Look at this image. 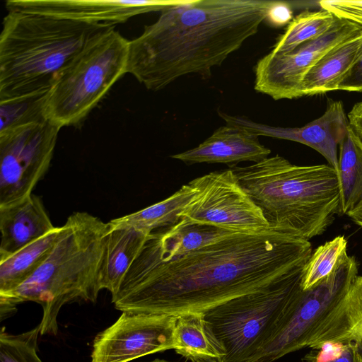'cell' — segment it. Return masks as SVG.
Segmentation results:
<instances>
[{"label":"cell","instance_id":"6da1fadb","mask_svg":"<svg viewBox=\"0 0 362 362\" xmlns=\"http://www.w3.org/2000/svg\"><path fill=\"white\" fill-rule=\"evenodd\" d=\"M312 253L309 240L271 228L180 254L162 251L149 234L112 303L122 313H203L303 275Z\"/></svg>","mask_w":362,"mask_h":362},{"label":"cell","instance_id":"7a4b0ae2","mask_svg":"<svg viewBox=\"0 0 362 362\" xmlns=\"http://www.w3.org/2000/svg\"><path fill=\"white\" fill-rule=\"evenodd\" d=\"M279 1L185 0L129 42L127 73L147 89L188 74L209 76L255 35Z\"/></svg>","mask_w":362,"mask_h":362},{"label":"cell","instance_id":"3957f363","mask_svg":"<svg viewBox=\"0 0 362 362\" xmlns=\"http://www.w3.org/2000/svg\"><path fill=\"white\" fill-rule=\"evenodd\" d=\"M230 167L272 230L309 240L341 215L338 174L329 165H297L276 155Z\"/></svg>","mask_w":362,"mask_h":362},{"label":"cell","instance_id":"277c9868","mask_svg":"<svg viewBox=\"0 0 362 362\" xmlns=\"http://www.w3.org/2000/svg\"><path fill=\"white\" fill-rule=\"evenodd\" d=\"M53 250L37 271L11 292L0 295L1 320L33 301L43 310L40 334L56 336L61 308L76 300L95 302L109 224L84 211L74 212L62 226Z\"/></svg>","mask_w":362,"mask_h":362},{"label":"cell","instance_id":"5b68a950","mask_svg":"<svg viewBox=\"0 0 362 362\" xmlns=\"http://www.w3.org/2000/svg\"><path fill=\"white\" fill-rule=\"evenodd\" d=\"M115 26L8 11L0 34V100L49 89L91 39Z\"/></svg>","mask_w":362,"mask_h":362},{"label":"cell","instance_id":"8992f818","mask_svg":"<svg viewBox=\"0 0 362 362\" xmlns=\"http://www.w3.org/2000/svg\"><path fill=\"white\" fill-rule=\"evenodd\" d=\"M115 28L91 39L56 77L49 90L47 115L61 127L83 122L127 74L129 41Z\"/></svg>","mask_w":362,"mask_h":362},{"label":"cell","instance_id":"52a82bcc","mask_svg":"<svg viewBox=\"0 0 362 362\" xmlns=\"http://www.w3.org/2000/svg\"><path fill=\"white\" fill-rule=\"evenodd\" d=\"M302 276L203 313L226 351L220 362H247L271 338L301 288Z\"/></svg>","mask_w":362,"mask_h":362},{"label":"cell","instance_id":"ba28073f","mask_svg":"<svg viewBox=\"0 0 362 362\" xmlns=\"http://www.w3.org/2000/svg\"><path fill=\"white\" fill-rule=\"evenodd\" d=\"M358 276L356 258L345 252L327 276L307 290L300 289L275 332L247 362H274L309 347Z\"/></svg>","mask_w":362,"mask_h":362},{"label":"cell","instance_id":"9c48e42d","mask_svg":"<svg viewBox=\"0 0 362 362\" xmlns=\"http://www.w3.org/2000/svg\"><path fill=\"white\" fill-rule=\"evenodd\" d=\"M61 128L47 118L0 133V207L33 194L50 165Z\"/></svg>","mask_w":362,"mask_h":362},{"label":"cell","instance_id":"30bf717a","mask_svg":"<svg viewBox=\"0 0 362 362\" xmlns=\"http://www.w3.org/2000/svg\"><path fill=\"white\" fill-rule=\"evenodd\" d=\"M189 184L196 193L180 217L239 233L270 228L231 168L209 173Z\"/></svg>","mask_w":362,"mask_h":362},{"label":"cell","instance_id":"8fae6325","mask_svg":"<svg viewBox=\"0 0 362 362\" xmlns=\"http://www.w3.org/2000/svg\"><path fill=\"white\" fill-rule=\"evenodd\" d=\"M362 31V27L337 18L325 34L284 54L269 52L255 66V90L275 100L302 97L308 71L329 50Z\"/></svg>","mask_w":362,"mask_h":362},{"label":"cell","instance_id":"7c38bea8","mask_svg":"<svg viewBox=\"0 0 362 362\" xmlns=\"http://www.w3.org/2000/svg\"><path fill=\"white\" fill-rule=\"evenodd\" d=\"M177 315L123 312L94 339L91 362H129L174 349Z\"/></svg>","mask_w":362,"mask_h":362},{"label":"cell","instance_id":"4fadbf2b","mask_svg":"<svg viewBox=\"0 0 362 362\" xmlns=\"http://www.w3.org/2000/svg\"><path fill=\"white\" fill-rule=\"evenodd\" d=\"M226 124L242 127L255 136H264L306 145L320 153L339 173L338 146L343 141L349 126L341 101L329 100L324 114L300 127H274L254 122L242 116L218 111Z\"/></svg>","mask_w":362,"mask_h":362},{"label":"cell","instance_id":"5bb4252c","mask_svg":"<svg viewBox=\"0 0 362 362\" xmlns=\"http://www.w3.org/2000/svg\"><path fill=\"white\" fill-rule=\"evenodd\" d=\"M185 0H8V11L87 23H122L132 17L183 4Z\"/></svg>","mask_w":362,"mask_h":362},{"label":"cell","instance_id":"9a60e30c","mask_svg":"<svg viewBox=\"0 0 362 362\" xmlns=\"http://www.w3.org/2000/svg\"><path fill=\"white\" fill-rule=\"evenodd\" d=\"M271 150L259 142L258 136L245 129L226 124L197 146L171 157L187 165L195 163H226L259 162L267 157Z\"/></svg>","mask_w":362,"mask_h":362},{"label":"cell","instance_id":"2e32d148","mask_svg":"<svg viewBox=\"0 0 362 362\" xmlns=\"http://www.w3.org/2000/svg\"><path fill=\"white\" fill-rule=\"evenodd\" d=\"M42 201L35 194L0 207V261L53 230Z\"/></svg>","mask_w":362,"mask_h":362},{"label":"cell","instance_id":"e0dca14e","mask_svg":"<svg viewBox=\"0 0 362 362\" xmlns=\"http://www.w3.org/2000/svg\"><path fill=\"white\" fill-rule=\"evenodd\" d=\"M362 57V31L326 53L306 74L303 96L338 90L351 69Z\"/></svg>","mask_w":362,"mask_h":362},{"label":"cell","instance_id":"ac0fdd59","mask_svg":"<svg viewBox=\"0 0 362 362\" xmlns=\"http://www.w3.org/2000/svg\"><path fill=\"white\" fill-rule=\"evenodd\" d=\"M109 224V223H108ZM147 234L134 228H109L100 272V286L115 295L128 269L139 253Z\"/></svg>","mask_w":362,"mask_h":362},{"label":"cell","instance_id":"d6986e66","mask_svg":"<svg viewBox=\"0 0 362 362\" xmlns=\"http://www.w3.org/2000/svg\"><path fill=\"white\" fill-rule=\"evenodd\" d=\"M362 338V276H358L349 291L322 325L309 348L328 341H351Z\"/></svg>","mask_w":362,"mask_h":362},{"label":"cell","instance_id":"ffe728a7","mask_svg":"<svg viewBox=\"0 0 362 362\" xmlns=\"http://www.w3.org/2000/svg\"><path fill=\"white\" fill-rule=\"evenodd\" d=\"M174 341L175 352L190 360L211 358L221 361L226 356L224 348L202 313L177 316Z\"/></svg>","mask_w":362,"mask_h":362},{"label":"cell","instance_id":"44dd1931","mask_svg":"<svg viewBox=\"0 0 362 362\" xmlns=\"http://www.w3.org/2000/svg\"><path fill=\"white\" fill-rule=\"evenodd\" d=\"M196 190L188 183L168 198L130 214L112 219V227H129L147 235L168 228L180 219V214L193 199Z\"/></svg>","mask_w":362,"mask_h":362},{"label":"cell","instance_id":"7402d4cb","mask_svg":"<svg viewBox=\"0 0 362 362\" xmlns=\"http://www.w3.org/2000/svg\"><path fill=\"white\" fill-rule=\"evenodd\" d=\"M63 231L56 227L48 234L0 261V295L13 291L42 264Z\"/></svg>","mask_w":362,"mask_h":362},{"label":"cell","instance_id":"603a6c76","mask_svg":"<svg viewBox=\"0 0 362 362\" xmlns=\"http://www.w3.org/2000/svg\"><path fill=\"white\" fill-rule=\"evenodd\" d=\"M239 233L181 217L173 226L150 233L159 248L167 253L180 254L200 248L227 235Z\"/></svg>","mask_w":362,"mask_h":362},{"label":"cell","instance_id":"cb8c5ba5","mask_svg":"<svg viewBox=\"0 0 362 362\" xmlns=\"http://www.w3.org/2000/svg\"><path fill=\"white\" fill-rule=\"evenodd\" d=\"M339 182L341 215L362 203V144L350 126L339 145Z\"/></svg>","mask_w":362,"mask_h":362},{"label":"cell","instance_id":"d4e9b609","mask_svg":"<svg viewBox=\"0 0 362 362\" xmlns=\"http://www.w3.org/2000/svg\"><path fill=\"white\" fill-rule=\"evenodd\" d=\"M337 18L331 12L322 8L303 11L288 24L270 52L276 54L289 52L325 34L333 26Z\"/></svg>","mask_w":362,"mask_h":362},{"label":"cell","instance_id":"484cf974","mask_svg":"<svg viewBox=\"0 0 362 362\" xmlns=\"http://www.w3.org/2000/svg\"><path fill=\"white\" fill-rule=\"evenodd\" d=\"M49 90L0 100V133L47 119Z\"/></svg>","mask_w":362,"mask_h":362},{"label":"cell","instance_id":"4316f807","mask_svg":"<svg viewBox=\"0 0 362 362\" xmlns=\"http://www.w3.org/2000/svg\"><path fill=\"white\" fill-rule=\"evenodd\" d=\"M347 250V240L339 235L319 246L304 267L301 288L307 290L327 276Z\"/></svg>","mask_w":362,"mask_h":362},{"label":"cell","instance_id":"83f0119b","mask_svg":"<svg viewBox=\"0 0 362 362\" xmlns=\"http://www.w3.org/2000/svg\"><path fill=\"white\" fill-rule=\"evenodd\" d=\"M40 326L20 334H10L1 329L0 334V362H42L37 351Z\"/></svg>","mask_w":362,"mask_h":362},{"label":"cell","instance_id":"f1b7e54d","mask_svg":"<svg viewBox=\"0 0 362 362\" xmlns=\"http://www.w3.org/2000/svg\"><path fill=\"white\" fill-rule=\"evenodd\" d=\"M355 342L328 341L305 355V362H355Z\"/></svg>","mask_w":362,"mask_h":362},{"label":"cell","instance_id":"f546056e","mask_svg":"<svg viewBox=\"0 0 362 362\" xmlns=\"http://www.w3.org/2000/svg\"><path fill=\"white\" fill-rule=\"evenodd\" d=\"M319 5L338 18L362 27V0H322Z\"/></svg>","mask_w":362,"mask_h":362},{"label":"cell","instance_id":"4dcf8cb0","mask_svg":"<svg viewBox=\"0 0 362 362\" xmlns=\"http://www.w3.org/2000/svg\"><path fill=\"white\" fill-rule=\"evenodd\" d=\"M340 90L362 92V57L351 69L339 87Z\"/></svg>","mask_w":362,"mask_h":362},{"label":"cell","instance_id":"1f68e13d","mask_svg":"<svg viewBox=\"0 0 362 362\" xmlns=\"http://www.w3.org/2000/svg\"><path fill=\"white\" fill-rule=\"evenodd\" d=\"M292 10L288 3L278 1L272 8L268 19L276 25H284L290 23L293 19Z\"/></svg>","mask_w":362,"mask_h":362},{"label":"cell","instance_id":"d6a6232c","mask_svg":"<svg viewBox=\"0 0 362 362\" xmlns=\"http://www.w3.org/2000/svg\"><path fill=\"white\" fill-rule=\"evenodd\" d=\"M347 117L349 126L362 144V101L354 104Z\"/></svg>","mask_w":362,"mask_h":362},{"label":"cell","instance_id":"836d02e7","mask_svg":"<svg viewBox=\"0 0 362 362\" xmlns=\"http://www.w3.org/2000/svg\"><path fill=\"white\" fill-rule=\"evenodd\" d=\"M354 223L362 228V203L347 214Z\"/></svg>","mask_w":362,"mask_h":362},{"label":"cell","instance_id":"e575fe53","mask_svg":"<svg viewBox=\"0 0 362 362\" xmlns=\"http://www.w3.org/2000/svg\"><path fill=\"white\" fill-rule=\"evenodd\" d=\"M355 342V362H362V338L354 341Z\"/></svg>","mask_w":362,"mask_h":362},{"label":"cell","instance_id":"d590c367","mask_svg":"<svg viewBox=\"0 0 362 362\" xmlns=\"http://www.w3.org/2000/svg\"><path fill=\"white\" fill-rule=\"evenodd\" d=\"M192 362H220L214 359L211 358H197L191 360Z\"/></svg>","mask_w":362,"mask_h":362},{"label":"cell","instance_id":"8d00e7d4","mask_svg":"<svg viewBox=\"0 0 362 362\" xmlns=\"http://www.w3.org/2000/svg\"><path fill=\"white\" fill-rule=\"evenodd\" d=\"M151 362H170V361H165V360H160V359H156L153 361H151Z\"/></svg>","mask_w":362,"mask_h":362}]
</instances>
